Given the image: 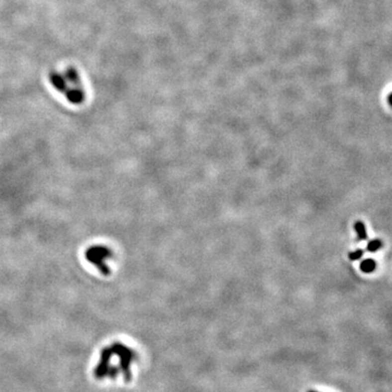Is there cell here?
<instances>
[{
  "label": "cell",
  "mask_w": 392,
  "mask_h": 392,
  "mask_svg": "<svg viewBox=\"0 0 392 392\" xmlns=\"http://www.w3.org/2000/svg\"><path fill=\"white\" fill-rule=\"evenodd\" d=\"M111 349H112L113 352L119 356L121 372H122L126 382H129V380H131V378H132V376H131V363L135 357L133 351L129 349L128 347H125V345L119 344V343L113 344Z\"/></svg>",
  "instance_id": "7a4b0ae2"
},
{
  "label": "cell",
  "mask_w": 392,
  "mask_h": 392,
  "mask_svg": "<svg viewBox=\"0 0 392 392\" xmlns=\"http://www.w3.org/2000/svg\"><path fill=\"white\" fill-rule=\"evenodd\" d=\"M354 229H355L357 235H359V240H366L367 239V232H366L365 224L363 223L362 221L355 222Z\"/></svg>",
  "instance_id": "277c9868"
},
{
  "label": "cell",
  "mask_w": 392,
  "mask_h": 392,
  "mask_svg": "<svg viewBox=\"0 0 392 392\" xmlns=\"http://www.w3.org/2000/svg\"><path fill=\"white\" fill-rule=\"evenodd\" d=\"M361 270L363 273H366V274H370V273H373L375 269H376V267H377V264H376V262L374 261V259H372V258H368V259H365V261H363L362 263H361Z\"/></svg>",
  "instance_id": "3957f363"
},
{
  "label": "cell",
  "mask_w": 392,
  "mask_h": 392,
  "mask_svg": "<svg viewBox=\"0 0 392 392\" xmlns=\"http://www.w3.org/2000/svg\"><path fill=\"white\" fill-rule=\"evenodd\" d=\"M382 246H383V242L382 241H380V240H373L371 242H368L366 250L368 252L375 253V252H377Z\"/></svg>",
  "instance_id": "5b68a950"
},
{
  "label": "cell",
  "mask_w": 392,
  "mask_h": 392,
  "mask_svg": "<svg viewBox=\"0 0 392 392\" xmlns=\"http://www.w3.org/2000/svg\"><path fill=\"white\" fill-rule=\"evenodd\" d=\"M308 392H318V391H315V390H309Z\"/></svg>",
  "instance_id": "52a82bcc"
},
{
  "label": "cell",
  "mask_w": 392,
  "mask_h": 392,
  "mask_svg": "<svg viewBox=\"0 0 392 392\" xmlns=\"http://www.w3.org/2000/svg\"><path fill=\"white\" fill-rule=\"evenodd\" d=\"M363 254H364V253H363L362 250H356L354 252L350 253L349 258L351 259V261H357V259H360L363 256Z\"/></svg>",
  "instance_id": "8992f818"
},
{
  "label": "cell",
  "mask_w": 392,
  "mask_h": 392,
  "mask_svg": "<svg viewBox=\"0 0 392 392\" xmlns=\"http://www.w3.org/2000/svg\"><path fill=\"white\" fill-rule=\"evenodd\" d=\"M112 257L111 250L106 245L95 244L90 246L85 251V258L90 264L94 265L100 274L108 276L110 274V268H109L107 262Z\"/></svg>",
  "instance_id": "6da1fadb"
}]
</instances>
